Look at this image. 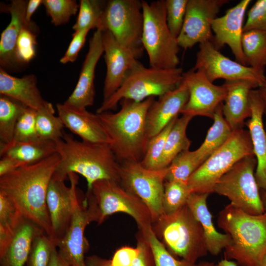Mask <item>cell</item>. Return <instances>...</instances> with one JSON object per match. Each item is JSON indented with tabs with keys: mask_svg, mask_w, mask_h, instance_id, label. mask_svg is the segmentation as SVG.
I'll return each mask as SVG.
<instances>
[{
	"mask_svg": "<svg viewBox=\"0 0 266 266\" xmlns=\"http://www.w3.org/2000/svg\"><path fill=\"white\" fill-rule=\"evenodd\" d=\"M241 45L247 66L265 74L266 67V31L243 32Z\"/></svg>",
	"mask_w": 266,
	"mask_h": 266,
	"instance_id": "32",
	"label": "cell"
},
{
	"mask_svg": "<svg viewBox=\"0 0 266 266\" xmlns=\"http://www.w3.org/2000/svg\"><path fill=\"white\" fill-rule=\"evenodd\" d=\"M258 89L264 101V115L266 117V81L258 88Z\"/></svg>",
	"mask_w": 266,
	"mask_h": 266,
	"instance_id": "54",
	"label": "cell"
},
{
	"mask_svg": "<svg viewBox=\"0 0 266 266\" xmlns=\"http://www.w3.org/2000/svg\"><path fill=\"white\" fill-rule=\"evenodd\" d=\"M222 104L221 103L215 112L213 124L208 130L204 141L194 151L200 166L230 138L233 132L224 117Z\"/></svg>",
	"mask_w": 266,
	"mask_h": 266,
	"instance_id": "30",
	"label": "cell"
},
{
	"mask_svg": "<svg viewBox=\"0 0 266 266\" xmlns=\"http://www.w3.org/2000/svg\"><path fill=\"white\" fill-rule=\"evenodd\" d=\"M42 4L55 26L67 23L79 9L75 0H43Z\"/></svg>",
	"mask_w": 266,
	"mask_h": 266,
	"instance_id": "41",
	"label": "cell"
},
{
	"mask_svg": "<svg viewBox=\"0 0 266 266\" xmlns=\"http://www.w3.org/2000/svg\"><path fill=\"white\" fill-rule=\"evenodd\" d=\"M91 222L85 197L80 198L71 224L57 245L60 256L68 266H86L85 254L89 244L84 233L86 226Z\"/></svg>",
	"mask_w": 266,
	"mask_h": 266,
	"instance_id": "17",
	"label": "cell"
},
{
	"mask_svg": "<svg viewBox=\"0 0 266 266\" xmlns=\"http://www.w3.org/2000/svg\"><path fill=\"white\" fill-rule=\"evenodd\" d=\"M226 97L222 104L224 117L233 131L243 129L244 121L252 113L250 94L259 85L248 80L226 81Z\"/></svg>",
	"mask_w": 266,
	"mask_h": 266,
	"instance_id": "24",
	"label": "cell"
},
{
	"mask_svg": "<svg viewBox=\"0 0 266 266\" xmlns=\"http://www.w3.org/2000/svg\"><path fill=\"white\" fill-rule=\"evenodd\" d=\"M106 2L100 0H81L74 31L92 29L102 30V19Z\"/></svg>",
	"mask_w": 266,
	"mask_h": 266,
	"instance_id": "36",
	"label": "cell"
},
{
	"mask_svg": "<svg viewBox=\"0 0 266 266\" xmlns=\"http://www.w3.org/2000/svg\"><path fill=\"white\" fill-rule=\"evenodd\" d=\"M260 266H266V255L264 257Z\"/></svg>",
	"mask_w": 266,
	"mask_h": 266,
	"instance_id": "58",
	"label": "cell"
},
{
	"mask_svg": "<svg viewBox=\"0 0 266 266\" xmlns=\"http://www.w3.org/2000/svg\"><path fill=\"white\" fill-rule=\"evenodd\" d=\"M58 116L65 127L79 136L83 141L109 144V138L98 114L75 108L65 103H57Z\"/></svg>",
	"mask_w": 266,
	"mask_h": 266,
	"instance_id": "21",
	"label": "cell"
},
{
	"mask_svg": "<svg viewBox=\"0 0 266 266\" xmlns=\"http://www.w3.org/2000/svg\"><path fill=\"white\" fill-rule=\"evenodd\" d=\"M23 218L11 200L0 192V255L5 250Z\"/></svg>",
	"mask_w": 266,
	"mask_h": 266,
	"instance_id": "34",
	"label": "cell"
},
{
	"mask_svg": "<svg viewBox=\"0 0 266 266\" xmlns=\"http://www.w3.org/2000/svg\"><path fill=\"white\" fill-rule=\"evenodd\" d=\"M89 31L83 30L75 31L72 34V38L68 48L60 60L62 64L73 63L76 60L79 51L85 42L86 36Z\"/></svg>",
	"mask_w": 266,
	"mask_h": 266,
	"instance_id": "48",
	"label": "cell"
},
{
	"mask_svg": "<svg viewBox=\"0 0 266 266\" xmlns=\"http://www.w3.org/2000/svg\"><path fill=\"white\" fill-rule=\"evenodd\" d=\"M182 82L187 86L189 97L180 113L192 117L201 116L213 119L217 107L226 97L225 85L214 84L202 72L193 68L183 73Z\"/></svg>",
	"mask_w": 266,
	"mask_h": 266,
	"instance_id": "16",
	"label": "cell"
},
{
	"mask_svg": "<svg viewBox=\"0 0 266 266\" xmlns=\"http://www.w3.org/2000/svg\"><path fill=\"white\" fill-rule=\"evenodd\" d=\"M55 109L50 102L36 110V128L38 136L43 139L55 142L61 139L65 127L61 119L55 115Z\"/></svg>",
	"mask_w": 266,
	"mask_h": 266,
	"instance_id": "35",
	"label": "cell"
},
{
	"mask_svg": "<svg viewBox=\"0 0 266 266\" xmlns=\"http://www.w3.org/2000/svg\"><path fill=\"white\" fill-rule=\"evenodd\" d=\"M200 166L194 151L188 150L182 152L168 166L166 181H177L187 183L190 177Z\"/></svg>",
	"mask_w": 266,
	"mask_h": 266,
	"instance_id": "38",
	"label": "cell"
},
{
	"mask_svg": "<svg viewBox=\"0 0 266 266\" xmlns=\"http://www.w3.org/2000/svg\"><path fill=\"white\" fill-rule=\"evenodd\" d=\"M48 266H68L60 256L57 247L52 251Z\"/></svg>",
	"mask_w": 266,
	"mask_h": 266,
	"instance_id": "53",
	"label": "cell"
},
{
	"mask_svg": "<svg viewBox=\"0 0 266 266\" xmlns=\"http://www.w3.org/2000/svg\"><path fill=\"white\" fill-rule=\"evenodd\" d=\"M41 3H42V0H30L28 2L26 11V20L29 24H32L31 17Z\"/></svg>",
	"mask_w": 266,
	"mask_h": 266,
	"instance_id": "52",
	"label": "cell"
},
{
	"mask_svg": "<svg viewBox=\"0 0 266 266\" xmlns=\"http://www.w3.org/2000/svg\"><path fill=\"white\" fill-rule=\"evenodd\" d=\"M42 231L34 223L24 217L4 253L0 255V266H25L34 238Z\"/></svg>",
	"mask_w": 266,
	"mask_h": 266,
	"instance_id": "28",
	"label": "cell"
},
{
	"mask_svg": "<svg viewBox=\"0 0 266 266\" xmlns=\"http://www.w3.org/2000/svg\"><path fill=\"white\" fill-rule=\"evenodd\" d=\"M27 3V0H14L4 6V10L11 15V20L0 35V64L2 68H12L18 64L15 55L18 38L24 28L33 25L26 20Z\"/></svg>",
	"mask_w": 266,
	"mask_h": 266,
	"instance_id": "25",
	"label": "cell"
},
{
	"mask_svg": "<svg viewBox=\"0 0 266 266\" xmlns=\"http://www.w3.org/2000/svg\"><path fill=\"white\" fill-rule=\"evenodd\" d=\"M55 153V142L40 137L27 141L11 142L0 146V157H12L23 166L37 163Z\"/></svg>",
	"mask_w": 266,
	"mask_h": 266,
	"instance_id": "29",
	"label": "cell"
},
{
	"mask_svg": "<svg viewBox=\"0 0 266 266\" xmlns=\"http://www.w3.org/2000/svg\"><path fill=\"white\" fill-rule=\"evenodd\" d=\"M228 0H188L183 25L177 37L179 47L191 48L197 43L212 41L211 24Z\"/></svg>",
	"mask_w": 266,
	"mask_h": 266,
	"instance_id": "15",
	"label": "cell"
},
{
	"mask_svg": "<svg viewBox=\"0 0 266 266\" xmlns=\"http://www.w3.org/2000/svg\"><path fill=\"white\" fill-rule=\"evenodd\" d=\"M250 98L252 113L245 124L248 128L257 160L255 179L259 189L266 191V131L263 123L264 103L258 89L251 91Z\"/></svg>",
	"mask_w": 266,
	"mask_h": 266,
	"instance_id": "23",
	"label": "cell"
},
{
	"mask_svg": "<svg viewBox=\"0 0 266 266\" xmlns=\"http://www.w3.org/2000/svg\"><path fill=\"white\" fill-rule=\"evenodd\" d=\"M142 1L143 25L141 37L150 67L171 69L179 64V46L166 20L165 0Z\"/></svg>",
	"mask_w": 266,
	"mask_h": 266,
	"instance_id": "8",
	"label": "cell"
},
{
	"mask_svg": "<svg viewBox=\"0 0 266 266\" xmlns=\"http://www.w3.org/2000/svg\"></svg>",
	"mask_w": 266,
	"mask_h": 266,
	"instance_id": "59",
	"label": "cell"
},
{
	"mask_svg": "<svg viewBox=\"0 0 266 266\" xmlns=\"http://www.w3.org/2000/svg\"><path fill=\"white\" fill-rule=\"evenodd\" d=\"M102 34L106 65L103 90V101H104L121 86L128 73L138 60L117 41L110 32L103 30Z\"/></svg>",
	"mask_w": 266,
	"mask_h": 266,
	"instance_id": "18",
	"label": "cell"
},
{
	"mask_svg": "<svg viewBox=\"0 0 266 266\" xmlns=\"http://www.w3.org/2000/svg\"><path fill=\"white\" fill-rule=\"evenodd\" d=\"M265 211H266V191H263L262 196H261Z\"/></svg>",
	"mask_w": 266,
	"mask_h": 266,
	"instance_id": "57",
	"label": "cell"
},
{
	"mask_svg": "<svg viewBox=\"0 0 266 266\" xmlns=\"http://www.w3.org/2000/svg\"><path fill=\"white\" fill-rule=\"evenodd\" d=\"M183 73L181 67H147L138 61L129 71L119 89L102 101L97 113L115 110L124 99L141 101L150 97L162 96L179 86Z\"/></svg>",
	"mask_w": 266,
	"mask_h": 266,
	"instance_id": "7",
	"label": "cell"
},
{
	"mask_svg": "<svg viewBox=\"0 0 266 266\" xmlns=\"http://www.w3.org/2000/svg\"><path fill=\"white\" fill-rule=\"evenodd\" d=\"M55 144L60 160L54 177L65 180L71 173L79 174L86 179L87 190L100 180L119 182L121 163L109 144L80 141L64 133Z\"/></svg>",
	"mask_w": 266,
	"mask_h": 266,
	"instance_id": "2",
	"label": "cell"
},
{
	"mask_svg": "<svg viewBox=\"0 0 266 266\" xmlns=\"http://www.w3.org/2000/svg\"><path fill=\"white\" fill-rule=\"evenodd\" d=\"M138 253L137 247H122L115 251L110 260L111 266H132Z\"/></svg>",
	"mask_w": 266,
	"mask_h": 266,
	"instance_id": "49",
	"label": "cell"
},
{
	"mask_svg": "<svg viewBox=\"0 0 266 266\" xmlns=\"http://www.w3.org/2000/svg\"><path fill=\"white\" fill-rule=\"evenodd\" d=\"M189 93L181 82L179 86L159 97L149 108L146 115V131L149 139L162 131L179 113L187 102Z\"/></svg>",
	"mask_w": 266,
	"mask_h": 266,
	"instance_id": "22",
	"label": "cell"
},
{
	"mask_svg": "<svg viewBox=\"0 0 266 266\" xmlns=\"http://www.w3.org/2000/svg\"><path fill=\"white\" fill-rule=\"evenodd\" d=\"M85 198L92 222L101 224L108 216L124 213L133 218L139 231L146 235L152 228L153 221L148 207L118 182L105 179L97 181L87 190Z\"/></svg>",
	"mask_w": 266,
	"mask_h": 266,
	"instance_id": "5",
	"label": "cell"
},
{
	"mask_svg": "<svg viewBox=\"0 0 266 266\" xmlns=\"http://www.w3.org/2000/svg\"><path fill=\"white\" fill-rule=\"evenodd\" d=\"M0 94L22 103L29 108L37 110L47 102L42 98L33 74L19 78L0 69Z\"/></svg>",
	"mask_w": 266,
	"mask_h": 266,
	"instance_id": "26",
	"label": "cell"
},
{
	"mask_svg": "<svg viewBox=\"0 0 266 266\" xmlns=\"http://www.w3.org/2000/svg\"><path fill=\"white\" fill-rule=\"evenodd\" d=\"M256 166L254 155L243 158L220 178L214 187V193L227 197L231 203L248 214L258 215L264 213L255 177Z\"/></svg>",
	"mask_w": 266,
	"mask_h": 266,
	"instance_id": "10",
	"label": "cell"
},
{
	"mask_svg": "<svg viewBox=\"0 0 266 266\" xmlns=\"http://www.w3.org/2000/svg\"><path fill=\"white\" fill-rule=\"evenodd\" d=\"M218 222L231 238L225 259L242 266H260L266 255V211L251 215L230 203L220 212Z\"/></svg>",
	"mask_w": 266,
	"mask_h": 266,
	"instance_id": "4",
	"label": "cell"
},
{
	"mask_svg": "<svg viewBox=\"0 0 266 266\" xmlns=\"http://www.w3.org/2000/svg\"><path fill=\"white\" fill-rule=\"evenodd\" d=\"M188 0H166V20L172 35L177 38L182 29Z\"/></svg>",
	"mask_w": 266,
	"mask_h": 266,
	"instance_id": "45",
	"label": "cell"
},
{
	"mask_svg": "<svg viewBox=\"0 0 266 266\" xmlns=\"http://www.w3.org/2000/svg\"><path fill=\"white\" fill-rule=\"evenodd\" d=\"M168 167L150 169L140 162L121 163L120 184L140 199L149 209L153 223L164 214L163 197Z\"/></svg>",
	"mask_w": 266,
	"mask_h": 266,
	"instance_id": "12",
	"label": "cell"
},
{
	"mask_svg": "<svg viewBox=\"0 0 266 266\" xmlns=\"http://www.w3.org/2000/svg\"><path fill=\"white\" fill-rule=\"evenodd\" d=\"M24 166L21 163L12 157L3 156L0 160V176Z\"/></svg>",
	"mask_w": 266,
	"mask_h": 266,
	"instance_id": "50",
	"label": "cell"
},
{
	"mask_svg": "<svg viewBox=\"0 0 266 266\" xmlns=\"http://www.w3.org/2000/svg\"><path fill=\"white\" fill-rule=\"evenodd\" d=\"M56 244L43 231L40 232L33 241L25 266H48Z\"/></svg>",
	"mask_w": 266,
	"mask_h": 266,
	"instance_id": "40",
	"label": "cell"
},
{
	"mask_svg": "<svg viewBox=\"0 0 266 266\" xmlns=\"http://www.w3.org/2000/svg\"><path fill=\"white\" fill-rule=\"evenodd\" d=\"M36 110L29 107L25 109L17 122L11 142L27 141L39 137L36 128Z\"/></svg>",
	"mask_w": 266,
	"mask_h": 266,
	"instance_id": "42",
	"label": "cell"
},
{
	"mask_svg": "<svg viewBox=\"0 0 266 266\" xmlns=\"http://www.w3.org/2000/svg\"><path fill=\"white\" fill-rule=\"evenodd\" d=\"M152 229L168 251L187 262L196 264L208 250L203 229L186 204L170 214H164Z\"/></svg>",
	"mask_w": 266,
	"mask_h": 266,
	"instance_id": "6",
	"label": "cell"
},
{
	"mask_svg": "<svg viewBox=\"0 0 266 266\" xmlns=\"http://www.w3.org/2000/svg\"><path fill=\"white\" fill-rule=\"evenodd\" d=\"M254 155L248 131H234L230 138L212 154L190 177L187 184L191 193H214L220 178L243 158Z\"/></svg>",
	"mask_w": 266,
	"mask_h": 266,
	"instance_id": "9",
	"label": "cell"
},
{
	"mask_svg": "<svg viewBox=\"0 0 266 266\" xmlns=\"http://www.w3.org/2000/svg\"><path fill=\"white\" fill-rule=\"evenodd\" d=\"M193 118L182 115L181 118L177 119L167 136L159 169L168 167L179 154L189 150L191 141L187 136L186 131Z\"/></svg>",
	"mask_w": 266,
	"mask_h": 266,
	"instance_id": "31",
	"label": "cell"
},
{
	"mask_svg": "<svg viewBox=\"0 0 266 266\" xmlns=\"http://www.w3.org/2000/svg\"><path fill=\"white\" fill-rule=\"evenodd\" d=\"M148 239L153 254L155 266H194L183 260L176 259L158 238L151 228Z\"/></svg>",
	"mask_w": 266,
	"mask_h": 266,
	"instance_id": "44",
	"label": "cell"
},
{
	"mask_svg": "<svg viewBox=\"0 0 266 266\" xmlns=\"http://www.w3.org/2000/svg\"><path fill=\"white\" fill-rule=\"evenodd\" d=\"M143 25L142 1L110 0L106 2L102 30H107L117 41L137 59L143 53Z\"/></svg>",
	"mask_w": 266,
	"mask_h": 266,
	"instance_id": "11",
	"label": "cell"
},
{
	"mask_svg": "<svg viewBox=\"0 0 266 266\" xmlns=\"http://www.w3.org/2000/svg\"><path fill=\"white\" fill-rule=\"evenodd\" d=\"M136 247L138 253L132 266H155L153 254L148 235L139 231L136 234Z\"/></svg>",
	"mask_w": 266,
	"mask_h": 266,
	"instance_id": "47",
	"label": "cell"
},
{
	"mask_svg": "<svg viewBox=\"0 0 266 266\" xmlns=\"http://www.w3.org/2000/svg\"><path fill=\"white\" fill-rule=\"evenodd\" d=\"M103 53L102 31L96 30L90 39L88 51L83 63L76 85L64 103L79 109H86L87 107L94 104L95 69Z\"/></svg>",
	"mask_w": 266,
	"mask_h": 266,
	"instance_id": "20",
	"label": "cell"
},
{
	"mask_svg": "<svg viewBox=\"0 0 266 266\" xmlns=\"http://www.w3.org/2000/svg\"><path fill=\"white\" fill-rule=\"evenodd\" d=\"M85 262L86 266H111L110 260L104 259L96 255L85 257Z\"/></svg>",
	"mask_w": 266,
	"mask_h": 266,
	"instance_id": "51",
	"label": "cell"
},
{
	"mask_svg": "<svg viewBox=\"0 0 266 266\" xmlns=\"http://www.w3.org/2000/svg\"><path fill=\"white\" fill-rule=\"evenodd\" d=\"M193 68L202 72L212 82L218 79L248 80L258 83L260 87L266 81L265 74L225 56L210 41L200 44Z\"/></svg>",
	"mask_w": 266,
	"mask_h": 266,
	"instance_id": "14",
	"label": "cell"
},
{
	"mask_svg": "<svg viewBox=\"0 0 266 266\" xmlns=\"http://www.w3.org/2000/svg\"><path fill=\"white\" fill-rule=\"evenodd\" d=\"M191 194L187 183L165 181L163 197L164 214L173 213L186 205Z\"/></svg>",
	"mask_w": 266,
	"mask_h": 266,
	"instance_id": "37",
	"label": "cell"
},
{
	"mask_svg": "<svg viewBox=\"0 0 266 266\" xmlns=\"http://www.w3.org/2000/svg\"><path fill=\"white\" fill-rule=\"evenodd\" d=\"M266 31V0H258L249 9L243 32Z\"/></svg>",
	"mask_w": 266,
	"mask_h": 266,
	"instance_id": "46",
	"label": "cell"
},
{
	"mask_svg": "<svg viewBox=\"0 0 266 266\" xmlns=\"http://www.w3.org/2000/svg\"><path fill=\"white\" fill-rule=\"evenodd\" d=\"M33 25L24 28L18 38L15 50L18 64H26L31 61L35 55L36 35Z\"/></svg>",
	"mask_w": 266,
	"mask_h": 266,
	"instance_id": "43",
	"label": "cell"
},
{
	"mask_svg": "<svg viewBox=\"0 0 266 266\" xmlns=\"http://www.w3.org/2000/svg\"><path fill=\"white\" fill-rule=\"evenodd\" d=\"M70 185L53 176L47 190L46 202L52 227L51 239L56 246L68 230L79 197L76 173L68 174Z\"/></svg>",
	"mask_w": 266,
	"mask_h": 266,
	"instance_id": "13",
	"label": "cell"
},
{
	"mask_svg": "<svg viewBox=\"0 0 266 266\" xmlns=\"http://www.w3.org/2000/svg\"><path fill=\"white\" fill-rule=\"evenodd\" d=\"M250 0H242L228 9L224 15L216 17L212 22L211 28L214 34L212 43L219 50L228 45L235 57L236 61L247 66L241 45L243 33V19Z\"/></svg>",
	"mask_w": 266,
	"mask_h": 266,
	"instance_id": "19",
	"label": "cell"
},
{
	"mask_svg": "<svg viewBox=\"0 0 266 266\" xmlns=\"http://www.w3.org/2000/svg\"><path fill=\"white\" fill-rule=\"evenodd\" d=\"M218 265L219 266H237L234 262L226 259L220 261Z\"/></svg>",
	"mask_w": 266,
	"mask_h": 266,
	"instance_id": "55",
	"label": "cell"
},
{
	"mask_svg": "<svg viewBox=\"0 0 266 266\" xmlns=\"http://www.w3.org/2000/svg\"><path fill=\"white\" fill-rule=\"evenodd\" d=\"M60 160L55 153L0 176V192L11 200L24 218L38 226L50 238L52 232L47 193Z\"/></svg>",
	"mask_w": 266,
	"mask_h": 266,
	"instance_id": "1",
	"label": "cell"
},
{
	"mask_svg": "<svg viewBox=\"0 0 266 266\" xmlns=\"http://www.w3.org/2000/svg\"><path fill=\"white\" fill-rule=\"evenodd\" d=\"M194 266H219L218 264H216L213 262L202 261L196 264Z\"/></svg>",
	"mask_w": 266,
	"mask_h": 266,
	"instance_id": "56",
	"label": "cell"
},
{
	"mask_svg": "<svg viewBox=\"0 0 266 266\" xmlns=\"http://www.w3.org/2000/svg\"><path fill=\"white\" fill-rule=\"evenodd\" d=\"M208 195L207 193H191L187 204L203 229L208 252L216 256L230 244L231 238L227 234L218 232L214 227L212 216L207 206Z\"/></svg>",
	"mask_w": 266,
	"mask_h": 266,
	"instance_id": "27",
	"label": "cell"
},
{
	"mask_svg": "<svg viewBox=\"0 0 266 266\" xmlns=\"http://www.w3.org/2000/svg\"><path fill=\"white\" fill-rule=\"evenodd\" d=\"M178 117L173 119L162 131L149 140L140 164L150 169H159V166L167 136Z\"/></svg>",
	"mask_w": 266,
	"mask_h": 266,
	"instance_id": "39",
	"label": "cell"
},
{
	"mask_svg": "<svg viewBox=\"0 0 266 266\" xmlns=\"http://www.w3.org/2000/svg\"><path fill=\"white\" fill-rule=\"evenodd\" d=\"M154 100L153 97L141 101L124 99L120 102L121 108L118 112L98 114L120 162L142 160L149 140L146 115Z\"/></svg>",
	"mask_w": 266,
	"mask_h": 266,
	"instance_id": "3",
	"label": "cell"
},
{
	"mask_svg": "<svg viewBox=\"0 0 266 266\" xmlns=\"http://www.w3.org/2000/svg\"><path fill=\"white\" fill-rule=\"evenodd\" d=\"M27 107L7 96H0V146L13 140L17 122Z\"/></svg>",
	"mask_w": 266,
	"mask_h": 266,
	"instance_id": "33",
	"label": "cell"
}]
</instances>
